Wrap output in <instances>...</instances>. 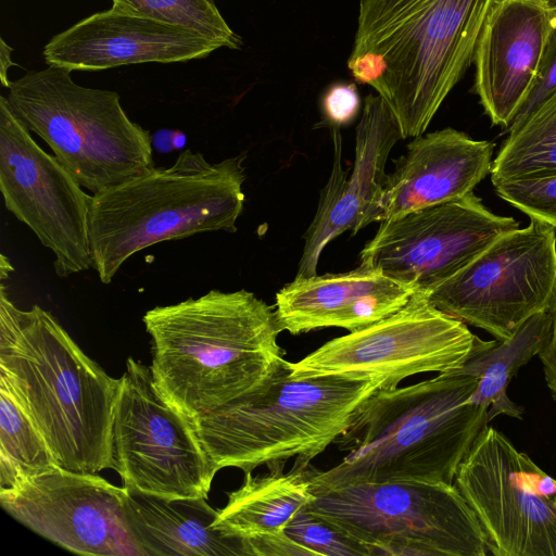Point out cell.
<instances>
[{
    "instance_id": "obj_20",
    "label": "cell",
    "mask_w": 556,
    "mask_h": 556,
    "mask_svg": "<svg viewBox=\"0 0 556 556\" xmlns=\"http://www.w3.org/2000/svg\"><path fill=\"white\" fill-rule=\"evenodd\" d=\"M418 291L378 269L294 278L276 294L282 331L300 334L328 327L351 331L402 308Z\"/></svg>"
},
{
    "instance_id": "obj_28",
    "label": "cell",
    "mask_w": 556,
    "mask_h": 556,
    "mask_svg": "<svg viewBox=\"0 0 556 556\" xmlns=\"http://www.w3.org/2000/svg\"><path fill=\"white\" fill-rule=\"evenodd\" d=\"M496 194L530 218L556 229V174L493 185Z\"/></svg>"
},
{
    "instance_id": "obj_26",
    "label": "cell",
    "mask_w": 556,
    "mask_h": 556,
    "mask_svg": "<svg viewBox=\"0 0 556 556\" xmlns=\"http://www.w3.org/2000/svg\"><path fill=\"white\" fill-rule=\"evenodd\" d=\"M113 5L194 30L222 48L239 49L242 40L228 25L216 0H112Z\"/></svg>"
},
{
    "instance_id": "obj_34",
    "label": "cell",
    "mask_w": 556,
    "mask_h": 556,
    "mask_svg": "<svg viewBox=\"0 0 556 556\" xmlns=\"http://www.w3.org/2000/svg\"><path fill=\"white\" fill-rule=\"evenodd\" d=\"M1 270H0V279L4 280L5 278H9V273L13 270L9 258H7L4 255H1Z\"/></svg>"
},
{
    "instance_id": "obj_19",
    "label": "cell",
    "mask_w": 556,
    "mask_h": 556,
    "mask_svg": "<svg viewBox=\"0 0 556 556\" xmlns=\"http://www.w3.org/2000/svg\"><path fill=\"white\" fill-rule=\"evenodd\" d=\"M493 149L451 127L415 137L387 176L379 222L473 192L491 172Z\"/></svg>"
},
{
    "instance_id": "obj_6",
    "label": "cell",
    "mask_w": 556,
    "mask_h": 556,
    "mask_svg": "<svg viewBox=\"0 0 556 556\" xmlns=\"http://www.w3.org/2000/svg\"><path fill=\"white\" fill-rule=\"evenodd\" d=\"M380 386L339 376L294 379L281 357L256 388L192 421L217 469L247 472L261 465L303 464L348 428L357 407Z\"/></svg>"
},
{
    "instance_id": "obj_4",
    "label": "cell",
    "mask_w": 556,
    "mask_h": 556,
    "mask_svg": "<svg viewBox=\"0 0 556 556\" xmlns=\"http://www.w3.org/2000/svg\"><path fill=\"white\" fill-rule=\"evenodd\" d=\"M0 375L14 388L59 468L79 473L111 469L119 379L87 356L50 312L15 306L3 281Z\"/></svg>"
},
{
    "instance_id": "obj_17",
    "label": "cell",
    "mask_w": 556,
    "mask_h": 556,
    "mask_svg": "<svg viewBox=\"0 0 556 556\" xmlns=\"http://www.w3.org/2000/svg\"><path fill=\"white\" fill-rule=\"evenodd\" d=\"M552 0H494L472 63L473 91L491 123L507 129L527 100L553 31Z\"/></svg>"
},
{
    "instance_id": "obj_13",
    "label": "cell",
    "mask_w": 556,
    "mask_h": 556,
    "mask_svg": "<svg viewBox=\"0 0 556 556\" xmlns=\"http://www.w3.org/2000/svg\"><path fill=\"white\" fill-rule=\"evenodd\" d=\"M0 191L5 208L53 255L56 276L92 268L91 197L46 152L0 96Z\"/></svg>"
},
{
    "instance_id": "obj_2",
    "label": "cell",
    "mask_w": 556,
    "mask_h": 556,
    "mask_svg": "<svg viewBox=\"0 0 556 556\" xmlns=\"http://www.w3.org/2000/svg\"><path fill=\"white\" fill-rule=\"evenodd\" d=\"M142 321L154 384L191 422L256 388L283 357L275 306L244 289L155 306Z\"/></svg>"
},
{
    "instance_id": "obj_8",
    "label": "cell",
    "mask_w": 556,
    "mask_h": 556,
    "mask_svg": "<svg viewBox=\"0 0 556 556\" xmlns=\"http://www.w3.org/2000/svg\"><path fill=\"white\" fill-rule=\"evenodd\" d=\"M306 508L369 556H484L485 536L454 483L359 482L312 491Z\"/></svg>"
},
{
    "instance_id": "obj_16",
    "label": "cell",
    "mask_w": 556,
    "mask_h": 556,
    "mask_svg": "<svg viewBox=\"0 0 556 556\" xmlns=\"http://www.w3.org/2000/svg\"><path fill=\"white\" fill-rule=\"evenodd\" d=\"M333 166L321 191L316 215L304 236V249L295 278L317 275L323 250L342 232L356 233L379 222L380 201L388 174V156L403 139L399 125L378 94H368L355 132V159L350 178L342 169V138L339 127H331Z\"/></svg>"
},
{
    "instance_id": "obj_23",
    "label": "cell",
    "mask_w": 556,
    "mask_h": 556,
    "mask_svg": "<svg viewBox=\"0 0 556 556\" xmlns=\"http://www.w3.org/2000/svg\"><path fill=\"white\" fill-rule=\"evenodd\" d=\"M549 311L538 313L520 325L506 340L482 341L463 368L479 377L471 401L488 409L491 421L498 415L522 419L523 408L507 395L518 370L544 348L551 333Z\"/></svg>"
},
{
    "instance_id": "obj_27",
    "label": "cell",
    "mask_w": 556,
    "mask_h": 556,
    "mask_svg": "<svg viewBox=\"0 0 556 556\" xmlns=\"http://www.w3.org/2000/svg\"><path fill=\"white\" fill-rule=\"evenodd\" d=\"M285 533L315 556H369L365 547L314 516L306 506L289 520Z\"/></svg>"
},
{
    "instance_id": "obj_14",
    "label": "cell",
    "mask_w": 556,
    "mask_h": 556,
    "mask_svg": "<svg viewBox=\"0 0 556 556\" xmlns=\"http://www.w3.org/2000/svg\"><path fill=\"white\" fill-rule=\"evenodd\" d=\"M518 228L514 217L495 214L471 192L380 222L361 252L359 267L427 291Z\"/></svg>"
},
{
    "instance_id": "obj_29",
    "label": "cell",
    "mask_w": 556,
    "mask_h": 556,
    "mask_svg": "<svg viewBox=\"0 0 556 556\" xmlns=\"http://www.w3.org/2000/svg\"><path fill=\"white\" fill-rule=\"evenodd\" d=\"M556 90V29L546 46L535 83L506 132L518 127L545 99Z\"/></svg>"
},
{
    "instance_id": "obj_11",
    "label": "cell",
    "mask_w": 556,
    "mask_h": 556,
    "mask_svg": "<svg viewBox=\"0 0 556 556\" xmlns=\"http://www.w3.org/2000/svg\"><path fill=\"white\" fill-rule=\"evenodd\" d=\"M556 291V229L530 218L455 275L424 291L440 311L503 341L548 311Z\"/></svg>"
},
{
    "instance_id": "obj_32",
    "label": "cell",
    "mask_w": 556,
    "mask_h": 556,
    "mask_svg": "<svg viewBox=\"0 0 556 556\" xmlns=\"http://www.w3.org/2000/svg\"><path fill=\"white\" fill-rule=\"evenodd\" d=\"M548 311L552 317L551 333L538 356L543 366L546 386L556 401V291Z\"/></svg>"
},
{
    "instance_id": "obj_15",
    "label": "cell",
    "mask_w": 556,
    "mask_h": 556,
    "mask_svg": "<svg viewBox=\"0 0 556 556\" xmlns=\"http://www.w3.org/2000/svg\"><path fill=\"white\" fill-rule=\"evenodd\" d=\"M126 488L97 473L58 468L0 491L1 507L16 521L78 555L146 556L126 513Z\"/></svg>"
},
{
    "instance_id": "obj_21",
    "label": "cell",
    "mask_w": 556,
    "mask_h": 556,
    "mask_svg": "<svg viewBox=\"0 0 556 556\" xmlns=\"http://www.w3.org/2000/svg\"><path fill=\"white\" fill-rule=\"evenodd\" d=\"M125 505L146 556H247L241 540L213 527L217 510L204 497L169 500L126 488Z\"/></svg>"
},
{
    "instance_id": "obj_1",
    "label": "cell",
    "mask_w": 556,
    "mask_h": 556,
    "mask_svg": "<svg viewBox=\"0 0 556 556\" xmlns=\"http://www.w3.org/2000/svg\"><path fill=\"white\" fill-rule=\"evenodd\" d=\"M479 377L463 367L406 387L377 389L333 441L343 459L313 469L311 491L359 482L454 483L458 467L490 422L471 401Z\"/></svg>"
},
{
    "instance_id": "obj_18",
    "label": "cell",
    "mask_w": 556,
    "mask_h": 556,
    "mask_svg": "<svg viewBox=\"0 0 556 556\" xmlns=\"http://www.w3.org/2000/svg\"><path fill=\"white\" fill-rule=\"evenodd\" d=\"M219 48L194 30L112 5L54 35L42 55L48 66L102 71L127 64L188 62Z\"/></svg>"
},
{
    "instance_id": "obj_10",
    "label": "cell",
    "mask_w": 556,
    "mask_h": 556,
    "mask_svg": "<svg viewBox=\"0 0 556 556\" xmlns=\"http://www.w3.org/2000/svg\"><path fill=\"white\" fill-rule=\"evenodd\" d=\"M111 469L124 486L164 498H207L218 471L192 422L154 384L150 366L126 359L111 434Z\"/></svg>"
},
{
    "instance_id": "obj_22",
    "label": "cell",
    "mask_w": 556,
    "mask_h": 556,
    "mask_svg": "<svg viewBox=\"0 0 556 556\" xmlns=\"http://www.w3.org/2000/svg\"><path fill=\"white\" fill-rule=\"evenodd\" d=\"M270 466L267 473L247 472L226 505L217 510L213 527L241 541L285 532L289 520L313 498L309 464L295 460L292 470Z\"/></svg>"
},
{
    "instance_id": "obj_30",
    "label": "cell",
    "mask_w": 556,
    "mask_h": 556,
    "mask_svg": "<svg viewBox=\"0 0 556 556\" xmlns=\"http://www.w3.org/2000/svg\"><path fill=\"white\" fill-rule=\"evenodd\" d=\"M321 109L331 126L350 124L362 109L361 96L354 83H334L328 87L321 99Z\"/></svg>"
},
{
    "instance_id": "obj_3",
    "label": "cell",
    "mask_w": 556,
    "mask_h": 556,
    "mask_svg": "<svg viewBox=\"0 0 556 556\" xmlns=\"http://www.w3.org/2000/svg\"><path fill=\"white\" fill-rule=\"evenodd\" d=\"M493 1H359L348 68L384 100L403 139L424 135L472 63Z\"/></svg>"
},
{
    "instance_id": "obj_31",
    "label": "cell",
    "mask_w": 556,
    "mask_h": 556,
    "mask_svg": "<svg viewBox=\"0 0 556 556\" xmlns=\"http://www.w3.org/2000/svg\"><path fill=\"white\" fill-rule=\"evenodd\" d=\"M247 556H315L285 532L242 541Z\"/></svg>"
},
{
    "instance_id": "obj_24",
    "label": "cell",
    "mask_w": 556,
    "mask_h": 556,
    "mask_svg": "<svg viewBox=\"0 0 556 556\" xmlns=\"http://www.w3.org/2000/svg\"><path fill=\"white\" fill-rule=\"evenodd\" d=\"M41 432L10 381L0 375V491L58 469Z\"/></svg>"
},
{
    "instance_id": "obj_9",
    "label": "cell",
    "mask_w": 556,
    "mask_h": 556,
    "mask_svg": "<svg viewBox=\"0 0 556 556\" xmlns=\"http://www.w3.org/2000/svg\"><path fill=\"white\" fill-rule=\"evenodd\" d=\"M482 341L418 290L393 314L290 363L291 376H339L393 388L417 374L462 368Z\"/></svg>"
},
{
    "instance_id": "obj_25",
    "label": "cell",
    "mask_w": 556,
    "mask_h": 556,
    "mask_svg": "<svg viewBox=\"0 0 556 556\" xmlns=\"http://www.w3.org/2000/svg\"><path fill=\"white\" fill-rule=\"evenodd\" d=\"M507 134L492 163L493 185L556 174V90Z\"/></svg>"
},
{
    "instance_id": "obj_12",
    "label": "cell",
    "mask_w": 556,
    "mask_h": 556,
    "mask_svg": "<svg viewBox=\"0 0 556 556\" xmlns=\"http://www.w3.org/2000/svg\"><path fill=\"white\" fill-rule=\"evenodd\" d=\"M454 484L495 556H556V479L494 427L462 460Z\"/></svg>"
},
{
    "instance_id": "obj_5",
    "label": "cell",
    "mask_w": 556,
    "mask_h": 556,
    "mask_svg": "<svg viewBox=\"0 0 556 556\" xmlns=\"http://www.w3.org/2000/svg\"><path fill=\"white\" fill-rule=\"evenodd\" d=\"M245 154L208 162L190 149L170 166L153 167L91 197L92 268L110 283L132 255L156 243L236 232L244 203Z\"/></svg>"
},
{
    "instance_id": "obj_7",
    "label": "cell",
    "mask_w": 556,
    "mask_h": 556,
    "mask_svg": "<svg viewBox=\"0 0 556 556\" xmlns=\"http://www.w3.org/2000/svg\"><path fill=\"white\" fill-rule=\"evenodd\" d=\"M24 125L92 194L154 167L152 139L124 111L116 91L76 84L71 71H29L8 86Z\"/></svg>"
},
{
    "instance_id": "obj_33",
    "label": "cell",
    "mask_w": 556,
    "mask_h": 556,
    "mask_svg": "<svg viewBox=\"0 0 556 556\" xmlns=\"http://www.w3.org/2000/svg\"><path fill=\"white\" fill-rule=\"evenodd\" d=\"M13 49L4 41L0 39V78L3 87L8 88L11 80H9L8 72L12 65H15L12 61L11 53Z\"/></svg>"
}]
</instances>
